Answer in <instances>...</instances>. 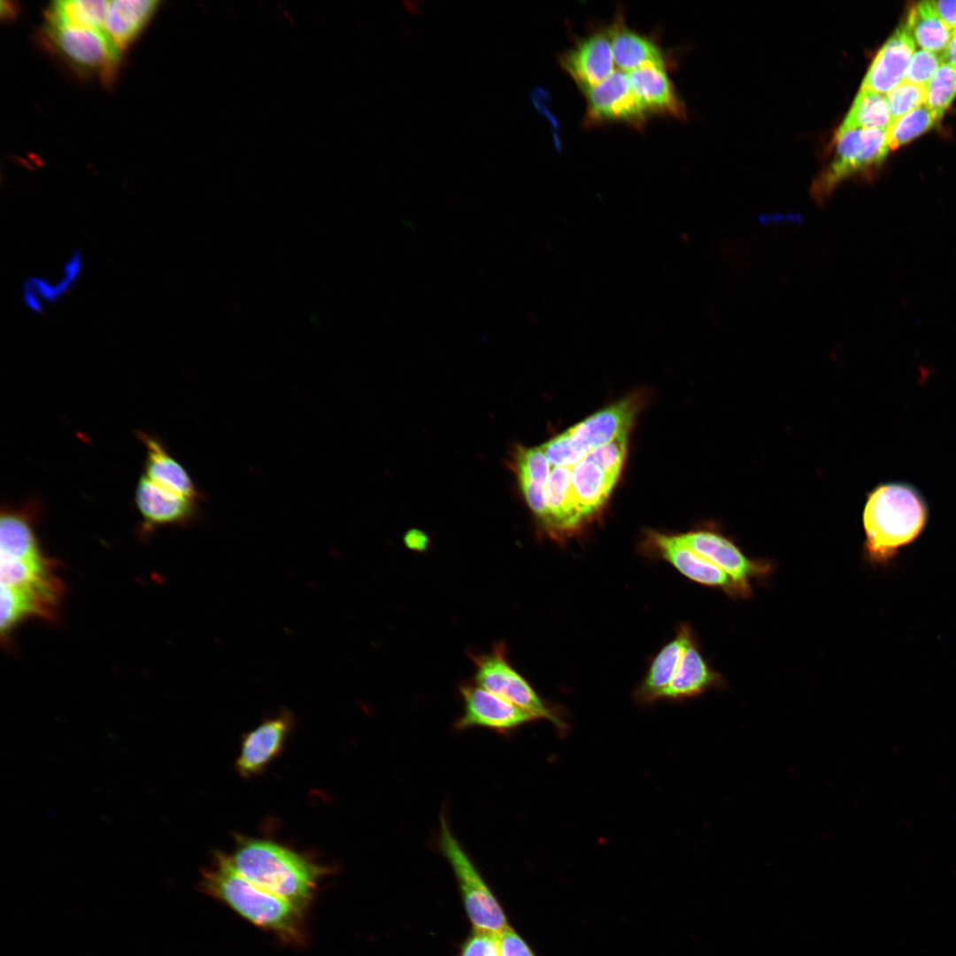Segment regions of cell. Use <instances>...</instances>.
<instances>
[{
  "label": "cell",
  "instance_id": "1",
  "mask_svg": "<svg viewBox=\"0 0 956 956\" xmlns=\"http://www.w3.org/2000/svg\"><path fill=\"white\" fill-rule=\"evenodd\" d=\"M2 644L13 646V634L23 623H56L66 595L57 559L42 549L37 530L19 527L0 536Z\"/></svg>",
  "mask_w": 956,
  "mask_h": 956
},
{
  "label": "cell",
  "instance_id": "2",
  "mask_svg": "<svg viewBox=\"0 0 956 956\" xmlns=\"http://www.w3.org/2000/svg\"><path fill=\"white\" fill-rule=\"evenodd\" d=\"M235 870L303 911L310 906L319 881L329 870L273 841L239 836L228 855Z\"/></svg>",
  "mask_w": 956,
  "mask_h": 956
},
{
  "label": "cell",
  "instance_id": "3",
  "mask_svg": "<svg viewBox=\"0 0 956 956\" xmlns=\"http://www.w3.org/2000/svg\"><path fill=\"white\" fill-rule=\"evenodd\" d=\"M201 885L206 893L255 926L287 942L303 939L305 911L243 876L228 855H214L212 865L204 871Z\"/></svg>",
  "mask_w": 956,
  "mask_h": 956
},
{
  "label": "cell",
  "instance_id": "4",
  "mask_svg": "<svg viewBox=\"0 0 956 956\" xmlns=\"http://www.w3.org/2000/svg\"><path fill=\"white\" fill-rule=\"evenodd\" d=\"M927 507L920 494L904 483H887L868 496L864 512L866 549L875 560L890 559L922 529Z\"/></svg>",
  "mask_w": 956,
  "mask_h": 956
},
{
  "label": "cell",
  "instance_id": "5",
  "mask_svg": "<svg viewBox=\"0 0 956 956\" xmlns=\"http://www.w3.org/2000/svg\"><path fill=\"white\" fill-rule=\"evenodd\" d=\"M436 844L452 868L467 915L475 929L499 933L509 927L500 905L451 831L443 813L440 815Z\"/></svg>",
  "mask_w": 956,
  "mask_h": 956
},
{
  "label": "cell",
  "instance_id": "6",
  "mask_svg": "<svg viewBox=\"0 0 956 956\" xmlns=\"http://www.w3.org/2000/svg\"><path fill=\"white\" fill-rule=\"evenodd\" d=\"M474 666V682L487 690L533 713L537 719L550 721L564 734L566 722L544 701L530 683L512 666L504 641L496 643L490 651L468 652Z\"/></svg>",
  "mask_w": 956,
  "mask_h": 956
},
{
  "label": "cell",
  "instance_id": "7",
  "mask_svg": "<svg viewBox=\"0 0 956 956\" xmlns=\"http://www.w3.org/2000/svg\"><path fill=\"white\" fill-rule=\"evenodd\" d=\"M889 149L885 130L838 129L835 155L812 185L813 199L824 203L841 182L883 162Z\"/></svg>",
  "mask_w": 956,
  "mask_h": 956
},
{
  "label": "cell",
  "instance_id": "8",
  "mask_svg": "<svg viewBox=\"0 0 956 956\" xmlns=\"http://www.w3.org/2000/svg\"><path fill=\"white\" fill-rule=\"evenodd\" d=\"M44 35L50 46L73 66L111 81L121 51L104 30L47 24Z\"/></svg>",
  "mask_w": 956,
  "mask_h": 956
},
{
  "label": "cell",
  "instance_id": "9",
  "mask_svg": "<svg viewBox=\"0 0 956 956\" xmlns=\"http://www.w3.org/2000/svg\"><path fill=\"white\" fill-rule=\"evenodd\" d=\"M583 95L587 102L584 120L587 127L614 122L642 129L650 116L634 93L628 73L618 69Z\"/></svg>",
  "mask_w": 956,
  "mask_h": 956
},
{
  "label": "cell",
  "instance_id": "10",
  "mask_svg": "<svg viewBox=\"0 0 956 956\" xmlns=\"http://www.w3.org/2000/svg\"><path fill=\"white\" fill-rule=\"evenodd\" d=\"M135 505L140 515L138 534L148 539L165 527H186L199 518L198 500L168 490L142 474L135 490Z\"/></svg>",
  "mask_w": 956,
  "mask_h": 956
},
{
  "label": "cell",
  "instance_id": "11",
  "mask_svg": "<svg viewBox=\"0 0 956 956\" xmlns=\"http://www.w3.org/2000/svg\"><path fill=\"white\" fill-rule=\"evenodd\" d=\"M463 712L455 721L458 730L482 727L506 735L519 727L537 720L527 710L477 685L466 682L459 685Z\"/></svg>",
  "mask_w": 956,
  "mask_h": 956
},
{
  "label": "cell",
  "instance_id": "12",
  "mask_svg": "<svg viewBox=\"0 0 956 956\" xmlns=\"http://www.w3.org/2000/svg\"><path fill=\"white\" fill-rule=\"evenodd\" d=\"M649 538L659 556L689 579L703 585L721 588L731 595H751L727 573L686 545L678 536L653 532Z\"/></svg>",
  "mask_w": 956,
  "mask_h": 956
},
{
  "label": "cell",
  "instance_id": "13",
  "mask_svg": "<svg viewBox=\"0 0 956 956\" xmlns=\"http://www.w3.org/2000/svg\"><path fill=\"white\" fill-rule=\"evenodd\" d=\"M559 65L582 93L605 81L615 71L607 28L575 42L560 55Z\"/></svg>",
  "mask_w": 956,
  "mask_h": 956
},
{
  "label": "cell",
  "instance_id": "14",
  "mask_svg": "<svg viewBox=\"0 0 956 956\" xmlns=\"http://www.w3.org/2000/svg\"><path fill=\"white\" fill-rule=\"evenodd\" d=\"M677 536L686 545L723 570L750 592V579L770 571V565L750 559L731 541L717 533L696 531Z\"/></svg>",
  "mask_w": 956,
  "mask_h": 956
},
{
  "label": "cell",
  "instance_id": "15",
  "mask_svg": "<svg viewBox=\"0 0 956 956\" xmlns=\"http://www.w3.org/2000/svg\"><path fill=\"white\" fill-rule=\"evenodd\" d=\"M292 725L291 713L284 710L247 733L236 759L237 772L250 777L264 771L281 752Z\"/></svg>",
  "mask_w": 956,
  "mask_h": 956
},
{
  "label": "cell",
  "instance_id": "16",
  "mask_svg": "<svg viewBox=\"0 0 956 956\" xmlns=\"http://www.w3.org/2000/svg\"><path fill=\"white\" fill-rule=\"evenodd\" d=\"M914 50L915 42L910 31L901 25L877 52L860 89L889 93L903 81Z\"/></svg>",
  "mask_w": 956,
  "mask_h": 956
},
{
  "label": "cell",
  "instance_id": "17",
  "mask_svg": "<svg viewBox=\"0 0 956 956\" xmlns=\"http://www.w3.org/2000/svg\"><path fill=\"white\" fill-rule=\"evenodd\" d=\"M627 73L634 93L650 116L686 119L685 104L668 77L667 69L646 66Z\"/></svg>",
  "mask_w": 956,
  "mask_h": 956
},
{
  "label": "cell",
  "instance_id": "18",
  "mask_svg": "<svg viewBox=\"0 0 956 956\" xmlns=\"http://www.w3.org/2000/svg\"><path fill=\"white\" fill-rule=\"evenodd\" d=\"M614 65L624 73L646 66L667 69V61L663 50L650 37L629 28L619 10L612 25L607 27Z\"/></svg>",
  "mask_w": 956,
  "mask_h": 956
},
{
  "label": "cell",
  "instance_id": "19",
  "mask_svg": "<svg viewBox=\"0 0 956 956\" xmlns=\"http://www.w3.org/2000/svg\"><path fill=\"white\" fill-rule=\"evenodd\" d=\"M637 405L633 397L621 399L589 416L567 431L575 442L591 450L621 436H628L637 412Z\"/></svg>",
  "mask_w": 956,
  "mask_h": 956
},
{
  "label": "cell",
  "instance_id": "20",
  "mask_svg": "<svg viewBox=\"0 0 956 956\" xmlns=\"http://www.w3.org/2000/svg\"><path fill=\"white\" fill-rule=\"evenodd\" d=\"M145 448L143 473L154 483L181 496L199 500L201 496L184 466L168 451L157 436L137 431Z\"/></svg>",
  "mask_w": 956,
  "mask_h": 956
},
{
  "label": "cell",
  "instance_id": "21",
  "mask_svg": "<svg viewBox=\"0 0 956 956\" xmlns=\"http://www.w3.org/2000/svg\"><path fill=\"white\" fill-rule=\"evenodd\" d=\"M548 529L568 530L584 518L572 483V467L553 466L544 486Z\"/></svg>",
  "mask_w": 956,
  "mask_h": 956
},
{
  "label": "cell",
  "instance_id": "22",
  "mask_svg": "<svg viewBox=\"0 0 956 956\" xmlns=\"http://www.w3.org/2000/svg\"><path fill=\"white\" fill-rule=\"evenodd\" d=\"M158 4L155 0L109 1L104 30L120 51L140 35Z\"/></svg>",
  "mask_w": 956,
  "mask_h": 956
},
{
  "label": "cell",
  "instance_id": "23",
  "mask_svg": "<svg viewBox=\"0 0 956 956\" xmlns=\"http://www.w3.org/2000/svg\"><path fill=\"white\" fill-rule=\"evenodd\" d=\"M693 642L686 648L680 665L659 698L678 699L701 694L720 682Z\"/></svg>",
  "mask_w": 956,
  "mask_h": 956
},
{
  "label": "cell",
  "instance_id": "24",
  "mask_svg": "<svg viewBox=\"0 0 956 956\" xmlns=\"http://www.w3.org/2000/svg\"><path fill=\"white\" fill-rule=\"evenodd\" d=\"M692 642L690 631L685 628L662 648L638 690L637 697L640 700L646 702L659 698L675 675L686 648Z\"/></svg>",
  "mask_w": 956,
  "mask_h": 956
},
{
  "label": "cell",
  "instance_id": "25",
  "mask_svg": "<svg viewBox=\"0 0 956 956\" xmlns=\"http://www.w3.org/2000/svg\"><path fill=\"white\" fill-rule=\"evenodd\" d=\"M616 482L586 458L572 467L574 492L584 518L605 504Z\"/></svg>",
  "mask_w": 956,
  "mask_h": 956
},
{
  "label": "cell",
  "instance_id": "26",
  "mask_svg": "<svg viewBox=\"0 0 956 956\" xmlns=\"http://www.w3.org/2000/svg\"><path fill=\"white\" fill-rule=\"evenodd\" d=\"M109 1L61 0L50 4L46 23L104 30Z\"/></svg>",
  "mask_w": 956,
  "mask_h": 956
},
{
  "label": "cell",
  "instance_id": "27",
  "mask_svg": "<svg viewBox=\"0 0 956 956\" xmlns=\"http://www.w3.org/2000/svg\"><path fill=\"white\" fill-rule=\"evenodd\" d=\"M906 26L914 42L924 50L937 53L946 48L952 33L935 12L930 1L913 6Z\"/></svg>",
  "mask_w": 956,
  "mask_h": 956
},
{
  "label": "cell",
  "instance_id": "28",
  "mask_svg": "<svg viewBox=\"0 0 956 956\" xmlns=\"http://www.w3.org/2000/svg\"><path fill=\"white\" fill-rule=\"evenodd\" d=\"M892 123L884 94L860 89L839 129L869 128L887 131Z\"/></svg>",
  "mask_w": 956,
  "mask_h": 956
},
{
  "label": "cell",
  "instance_id": "29",
  "mask_svg": "<svg viewBox=\"0 0 956 956\" xmlns=\"http://www.w3.org/2000/svg\"><path fill=\"white\" fill-rule=\"evenodd\" d=\"M508 466L512 469L518 482H530L545 486L549 478L551 464L541 446H514L510 454Z\"/></svg>",
  "mask_w": 956,
  "mask_h": 956
},
{
  "label": "cell",
  "instance_id": "30",
  "mask_svg": "<svg viewBox=\"0 0 956 956\" xmlns=\"http://www.w3.org/2000/svg\"><path fill=\"white\" fill-rule=\"evenodd\" d=\"M939 119L926 104L894 120L887 130L889 148L896 150L930 129Z\"/></svg>",
  "mask_w": 956,
  "mask_h": 956
},
{
  "label": "cell",
  "instance_id": "31",
  "mask_svg": "<svg viewBox=\"0 0 956 956\" xmlns=\"http://www.w3.org/2000/svg\"><path fill=\"white\" fill-rule=\"evenodd\" d=\"M956 96V69L942 63L926 85V105L940 119Z\"/></svg>",
  "mask_w": 956,
  "mask_h": 956
},
{
  "label": "cell",
  "instance_id": "32",
  "mask_svg": "<svg viewBox=\"0 0 956 956\" xmlns=\"http://www.w3.org/2000/svg\"><path fill=\"white\" fill-rule=\"evenodd\" d=\"M552 466L573 467L589 454V449L575 442L568 433L556 436L541 445Z\"/></svg>",
  "mask_w": 956,
  "mask_h": 956
},
{
  "label": "cell",
  "instance_id": "33",
  "mask_svg": "<svg viewBox=\"0 0 956 956\" xmlns=\"http://www.w3.org/2000/svg\"><path fill=\"white\" fill-rule=\"evenodd\" d=\"M892 122L926 102V86L903 80L888 95Z\"/></svg>",
  "mask_w": 956,
  "mask_h": 956
},
{
  "label": "cell",
  "instance_id": "34",
  "mask_svg": "<svg viewBox=\"0 0 956 956\" xmlns=\"http://www.w3.org/2000/svg\"><path fill=\"white\" fill-rule=\"evenodd\" d=\"M628 436H621L605 444L592 448L586 459L597 464L605 474L618 479L627 452Z\"/></svg>",
  "mask_w": 956,
  "mask_h": 956
},
{
  "label": "cell",
  "instance_id": "35",
  "mask_svg": "<svg viewBox=\"0 0 956 956\" xmlns=\"http://www.w3.org/2000/svg\"><path fill=\"white\" fill-rule=\"evenodd\" d=\"M941 64L942 59L937 53L920 50L911 58L905 81L926 86Z\"/></svg>",
  "mask_w": 956,
  "mask_h": 956
},
{
  "label": "cell",
  "instance_id": "36",
  "mask_svg": "<svg viewBox=\"0 0 956 956\" xmlns=\"http://www.w3.org/2000/svg\"><path fill=\"white\" fill-rule=\"evenodd\" d=\"M461 956H500L497 933L474 929L464 943Z\"/></svg>",
  "mask_w": 956,
  "mask_h": 956
},
{
  "label": "cell",
  "instance_id": "37",
  "mask_svg": "<svg viewBox=\"0 0 956 956\" xmlns=\"http://www.w3.org/2000/svg\"><path fill=\"white\" fill-rule=\"evenodd\" d=\"M82 270V256L79 251L71 254L65 262L60 277L50 281L56 302L65 296L76 282Z\"/></svg>",
  "mask_w": 956,
  "mask_h": 956
},
{
  "label": "cell",
  "instance_id": "38",
  "mask_svg": "<svg viewBox=\"0 0 956 956\" xmlns=\"http://www.w3.org/2000/svg\"><path fill=\"white\" fill-rule=\"evenodd\" d=\"M500 956H535L527 944L510 927L497 933Z\"/></svg>",
  "mask_w": 956,
  "mask_h": 956
},
{
  "label": "cell",
  "instance_id": "39",
  "mask_svg": "<svg viewBox=\"0 0 956 956\" xmlns=\"http://www.w3.org/2000/svg\"><path fill=\"white\" fill-rule=\"evenodd\" d=\"M405 545L411 551L425 552L430 546V538L428 534L419 528L407 530L403 537Z\"/></svg>",
  "mask_w": 956,
  "mask_h": 956
},
{
  "label": "cell",
  "instance_id": "40",
  "mask_svg": "<svg viewBox=\"0 0 956 956\" xmlns=\"http://www.w3.org/2000/svg\"><path fill=\"white\" fill-rule=\"evenodd\" d=\"M935 12L951 29H956V1H930Z\"/></svg>",
  "mask_w": 956,
  "mask_h": 956
},
{
  "label": "cell",
  "instance_id": "41",
  "mask_svg": "<svg viewBox=\"0 0 956 956\" xmlns=\"http://www.w3.org/2000/svg\"><path fill=\"white\" fill-rule=\"evenodd\" d=\"M22 297L26 306L34 312H42L43 311L44 304L41 301L35 291L27 285L24 284L22 289Z\"/></svg>",
  "mask_w": 956,
  "mask_h": 956
},
{
  "label": "cell",
  "instance_id": "42",
  "mask_svg": "<svg viewBox=\"0 0 956 956\" xmlns=\"http://www.w3.org/2000/svg\"><path fill=\"white\" fill-rule=\"evenodd\" d=\"M942 63L956 69V29L952 32L950 41L941 55Z\"/></svg>",
  "mask_w": 956,
  "mask_h": 956
}]
</instances>
